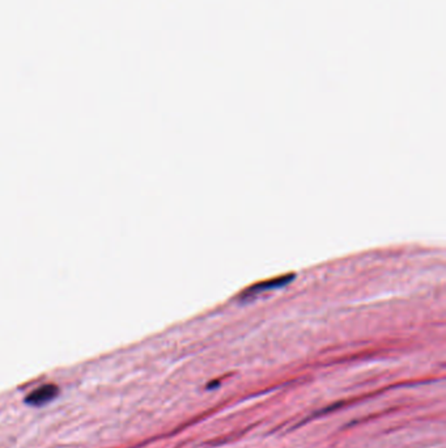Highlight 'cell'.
<instances>
[{
    "label": "cell",
    "instance_id": "6da1fadb",
    "mask_svg": "<svg viewBox=\"0 0 446 448\" xmlns=\"http://www.w3.org/2000/svg\"><path fill=\"white\" fill-rule=\"evenodd\" d=\"M58 395V387L51 385V384H47V385H42V387L37 388L36 390L29 393L25 402L31 406H42L49 404L50 401H52Z\"/></svg>",
    "mask_w": 446,
    "mask_h": 448
}]
</instances>
